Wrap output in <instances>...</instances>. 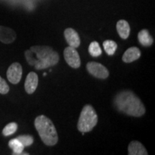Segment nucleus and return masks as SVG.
I'll return each mask as SVG.
<instances>
[{
    "instance_id": "nucleus-1",
    "label": "nucleus",
    "mask_w": 155,
    "mask_h": 155,
    "mask_svg": "<svg viewBox=\"0 0 155 155\" xmlns=\"http://www.w3.org/2000/svg\"><path fill=\"white\" fill-rule=\"evenodd\" d=\"M114 104L118 111L134 117H140L146 111L140 98L131 91L119 92L114 97Z\"/></svg>"
},
{
    "instance_id": "nucleus-2",
    "label": "nucleus",
    "mask_w": 155,
    "mask_h": 155,
    "mask_svg": "<svg viewBox=\"0 0 155 155\" xmlns=\"http://www.w3.org/2000/svg\"><path fill=\"white\" fill-rule=\"evenodd\" d=\"M35 127L40 139L47 146H54L58 141V135L53 121L45 115H40L35 120Z\"/></svg>"
},
{
    "instance_id": "nucleus-3",
    "label": "nucleus",
    "mask_w": 155,
    "mask_h": 155,
    "mask_svg": "<svg viewBox=\"0 0 155 155\" xmlns=\"http://www.w3.org/2000/svg\"><path fill=\"white\" fill-rule=\"evenodd\" d=\"M98 123V115L92 106H83L78 121L77 127L83 134L92 131Z\"/></svg>"
},
{
    "instance_id": "nucleus-4",
    "label": "nucleus",
    "mask_w": 155,
    "mask_h": 155,
    "mask_svg": "<svg viewBox=\"0 0 155 155\" xmlns=\"http://www.w3.org/2000/svg\"><path fill=\"white\" fill-rule=\"evenodd\" d=\"M86 68L91 75L97 78L106 79L109 75L108 69L102 64L96 62H89L87 63Z\"/></svg>"
},
{
    "instance_id": "nucleus-5",
    "label": "nucleus",
    "mask_w": 155,
    "mask_h": 155,
    "mask_svg": "<svg viewBox=\"0 0 155 155\" xmlns=\"http://www.w3.org/2000/svg\"><path fill=\"white\" fill-rule=\"evenodd\" d=\"M64 58L70 67L73 68H78L81 66V58L76 48L71 46L65 48L63 52Z\"/></svg>"
},
{
    "instance_id": "nucleus-6",
    "label": "nucleus",
    "mask_w": 155,
    "mask_h": 155,
    "mask_svg": "<svg viewBox=\"0 0 155 155\" xmlns=\"http://www.w3.org/2000/svg\"><path fill=\"white\" fill-rule=\"evenodd\" d=\"M59 54L53 50L47 57L42 60H39L38 63L35 65V68L36 70H43L48 68L49 67L55 65L59 62Z\"/></svg>"
},
{
    "instance_id": "nucleus-7",
    "label": "nucleus",
    "mask_w": 155,
    "mask_h": 155,
    "mask_svg": "<svg viewBox=\"0 0 155 155\" xmlns=\"http://www.w3.org/2000/svg\"><path fill=\"white\" fill-rule=\"evenodd\" d=\"M22 75V65L19 63H13L7 71V77L12 84H17L21 81Z\"/></svg>"
},
{
    "instance_id": "nucleus-8",
    "label": "nucleus",
    "mask_w": 155,
    "mask_h": 155,
    "mask_svg": "<svg viewBox=\"0 0 155 155\" xmlns=\"http://www.w3.org/2000/svg\"><path fill=\"white\" fill-rule=\"evenodd\" d=\"M16 38L17 35L15 30L0 25V42L5 44H11L16 40Z\"/></svg>"
},
{
    "instance_id": "nucleus-9",
    "label": "nucleus",
    "mask_w": 155,
    "mask_h": 155,
    "mask_svg": "<svg viewBox=\"0 0 155 155\" xmlns=\"http://www.w3.org/2000/svg\"><path fill=\"white\" fill-rule=\"evenodd\" d=\"M65 40L71 47L78 48L81 45V39L78 34L73 28H67L64 32Z\"/></svg>"
},
{
    "instance_id": "nucleus-10",
    "label": "nucleus",
    "mask_w": 155,
    "mask_h": 155,
    "mask_svg": "<svg viewBox=\"0 0 155 155\" xmlns=\"http://www.w3.org/2000/svg\"><path fill=\"white\" fill-rule=\"evenodd\" d=\"M38 86V76L35 72H30L27 75L25 89L28 94H32Z\"/></svg>"
},
{
    "instance_id": "nucleus-11",
    "label": "nucleus",
    "mask_w": 155,
    "mask_h": 155,
    "mask_svg": "<svg viewBox=\"0 0 155 155\" xmlns=\"http://www.w3.org/2000/svg\"><path fill=\"white\" fill-rule=\"evenodd\" d=\"M141 57V51L138 48L131 47L125 51L122 56V61L126 63H130Z\"/></svg>"
},
{
    "instance_id": "nucleus-12",
    "label": "nucleus",
    "mask_w": 155,
    "mask_h": 155,
    "mask_svg": "<svg viewBox=\"0 0 155 155\" xmlns=\"http://www.w3.org/2000/svg\"><path fill=\"white\" fill-rule=\"evenodd\" d=\"M128 154L129 155H147L148 152L141 142L132 141L128 147Z\"/></svg>"
},
{
    "instance_id": "nucleus-13",
    "label": "nucleus",
    "mask_w": 155,
    "mask_h": 155,
    "mask_svg": "<svg viewBox=\"0 0 155 155\" xmlns=\"http://www.w3.org/2000/svg\"><path fill=\"white\" fill-rule=\"evenodd\" d=\"M30 50L35 54L38 60H42L51 53L53 51V49L49 46L37 45L31 47Z\"/></svg>"
},
{
    "instance_id": "nucleus-14",
    "label": "nucleus",
    "mask_w": 155,
    "mask_h": 155,
    "mask_svg": "<svg viewBox=\"0 0 155 155\" xmlns=\"http://www.w3.org/2000/svg\"><path fill=\"white\" fill-rule=\"evenodd\" d=\"M116 30H117L120 38L124 40L127 39L130 35V26L127 21L124 19H121V20L118 21V22L116 23Z\"/></svg>"
},
{
    "instance_id": "nucleus-15",
    "label": "nucleus",
    "mask_w": 155,
    "mask_h": 155,
    "mask_svg": "<svg viewBox=\"0 0 155 155\" xmlns=\"http://www.w3.org/2000/svg\"><path fill=\"white\" fill-rule=\"evenodd\" d=\"M138 40L139 43L144 47H150L153 44L154 40L147 30H142L139 32Z\"/></svg>"
},
{
    "instance_id": "nucleus-16",
    "label": "nucleus",
    "mask_w": 155,
    "mask_h": 155,
    "mask_svg": "<svg viewBox=\"0 0 155 155\" xmlns=\"http://www.w3.org/2000/svg\"><path fill=\"white\" fill-rule=\"evenodd\" d=\"M9 147L12 150V154L15 155L22 154L25 148V147L23 146L22 143H21L17 138L11 139V140L9 141Z\"/></svg>"
},
{
    "instance_id": "nucleus-17",
    "label": "nucleus",
    "mask_w": 155,
    "mask_h": 155,
    "mask_svg": "<svg viewBox=\"0 0 155 155\" xmlns=\"http://www.w3.org/2000/svg\"><path fill=\"white\" fill-rule=\"evenodd\" d=\"M103 46L105 52L108 55H113L117 49V44L113 40H107L103 42Z\"/></svg>"
},
{
    "instance_id": "nucleus-18",
    "label": "nucleus",
    "mask_w": 155,
    "mask_h": 155,
    "mask_svg": "<svg viewBox=\"0 0 155 155\" xmlns=\"http://www.w3.org/2000/svg\"><path fill=\"white\" fill-rule=\"evenodd\" d=\"M88 52L93 57H98L102 54V50L98 42L94 41L90 44L88 47Z\"/></svg>"
},
{
    "instance_id": "nucleus-19",
    "label": "nucleus",
    "mask_w": 155,
    "mask_h": 155,
    "mask_svg": "<svg viewBox=\"0 0 155 155\" xmlns=\"http://www.w3.org/2000/svg\"><path fill=\"white\" fill-rule=\"evenodd\" d=\"M17 129H18V125L15 122H11L8 124L7 125L5 126L2 130V134L5 137H8V136L12 135L13 134L16 132Z\"/></svg>"
},
{
    "instance_id": "nucleus-20",
    "label": "nucleus",
    "mask_w": 155,
    "mask_h": 155,
    "mask_svg": "<svg viewBox=\"0 0 155 155\" xmlns=\"http://www.w3.org/2000/svg\"><path fill=\"white\" fill-rule=\"evenodd\" d=\"M17 139L22 143L23 146L30 147L33 144V137L30 135H21L17 137Z\"/></svg>"
},
{
    "instance_id": "nucleus-21",
    "label": "nucleus",
    "mask_w": 155,
    "mask_h": 155,
    "mask_svg": "<svg viewBox=\"0 0 155 155\" xmlns=\"http://www.w3.org/2000/svg\"><path fill=\"white\" fill-rule=\"evenodd\" d=\"M25 56L30 65H33V66H35V65L39 61L38 59H35L33 57V52L31 51L30 49L26 50L25 52Z\"/></svg>"
},
{
    "instance_id": "nucleus-22",
    "label": "nucleus",
    "mask_w": 155,
    "mask_h": 155,
    "mask_svg": "<svg viewBox=\"0 0 155 155\" xmlns=\"http://www.w3.org/2000/svg\"><path fill=\"white\" fill-rule=\"evenodd\" d=\"M9 91V87L5 79L0 76V94H7Z\"/></svg>"
},
{
    "instance_id": "nucleus-23",
    "label": "nucleus",
    "mask_w": 155,
    "mask_h": 155,
    "mask_svg": "<svg viewBox=\"0 0 155 155\" xmlns=\"http://www.w3.org/2000/svg\"><path fill=\"white\" fill-rule=\"evenodd\" d=\"M43 75H45H45H47V73H44V74H43Z\"/></svg>"
}]
</instances>
